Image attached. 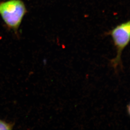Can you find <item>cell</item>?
<instances>
[{
    "mask_svg": "<svg viewBox=\"0 0 130 130\" xmlns=\"http://www.w3.org/2000/svg\"><path fill=\"white\" fill-rule=\"evenodd\" d=\"M128 112L129 113V115L130 116V104H129V105L128 106Z\"/></svg>",
    "mask_w": 130,
    "mask_h": 130,
    "instance_id": "277c9868",
    "label": "cell"
},
{
    "mask_svg": "<svg viewBox=\"0 0 130 130\" xmlns=\"http://www.w3.org/2000/svg\"><path fill=\"white\" fill-rule=\"evenodd\" d=\"M117 49V55L112 62L116 68L120 63L122 53L130 42V20L118 25L110 32Z\"/></svg>",
    "mask_w": 130,
    "mask_h": 130,
    "instance_id": "7a4b0ae2",
    "label": "cell"
},
{
    "mask_svg": "<svg viewBox=\"0 0 130 130\" xmlns=\"http://www.w3.org/2000/svg\"><path fill=\"white\" fill-rule=\"evenodd\" d=\"M27 12L21 0H8L0 3V15L6 26L17 32Z\"/></svg>",
    "mask_w": 130,
    "mask_h": 130,
    "instance_id": "6da1fadb",
    "label": "cell"
},
{
    "mask_svg": "<svg viewBox=\"0 0 130 130\" xmlns=\"http://www.w3.org/2000/svg\"><path fill=\"white\" fill-rule=\"evenodd\" d=\"M13 125L0 120V130H11L12 129Z\"/></svg>",
    "mask_w": 130,
    "mask_h": 130,
    "instance_id": "3957f363",
    "label": "cell"
}]
</instances>
